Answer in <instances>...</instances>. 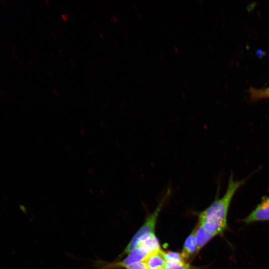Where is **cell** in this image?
Masks as SVG:
<instances>
[{
    "instance_id": "9",
    "label": "cell",
    "mask_w": 269,
    "mask_h": 269,
    "mask_svg": "<svg viewBox=\"0 0 269 269\" xmlns=\"http://www.w3.org/2000/svg\"><path fill=\"white\" fill-rule=\"evenodd\" d=\"M126 269H148L146 265L143 261L139 262L125 268Z\"/></svg>"
},
{
    "instance_id": "10",
    "label": "cell",
    "mask_w": 269,
    "mask_h": 269,
    "mask_svg": "<svg viewBox=\"0 0 269 269\" xmlns=\"http://www.w3.org/2000/svg\"><path fill=\"white\" fill-rule=\"evenodd\" d=\"M61 16L62 19L65 21H68L70 18L69 15L67 12L62 13L61 15Z\"/></svg>"
},
{
    "instance_id": "12",
    "label": "cell",
    "mask_w": 269,
    "mask_h": 269,
    "mask_svg": "<svg viewBox=\"0 0 269 269\" xmlns=\"http://www.w3.org/2000/svg\"><path fill=\"white\" fill-rule=\"evenodd\" d=\"M45 2L47 3V4L48 3V1L47 0H45Z\"/></svg>"
},
{
    "instance_id": "2",
    "label": "cell",
    "mask_w": 269,
    "mask_h": 269,
    "mask_svg": "<svg viewBox=\"0 0 269 269\" xmlns=\"http://www.w3.org/2000/svg\"><path fill=\"white\" fill-rule=\"evenodd\" d=\"M170 193L171 191L170 189H168L155 209L148 216L144 224L134 235L122 253V256L128 254L148 238L151 235L154 234V229L158 216Z\"/></svg>"
},
{
    "instance_id": "5",
    "label": "cell",
    "mask_w": 269,
    "mask_h": 269,
    "mask_svg": "<svg viewBox=\"0 0 269 269\" xmlns=\"http://www.w3.org/2000/svg\"><path fill=\"white\" fill-rule=\"evenodd\" d=\"M193 231L198 252L215 237L198 224L193 229Z\"/></svg>"
},
{
    "instance_id": "11",
    "label": "cell",
    "mask_w": 269,
    "mask_h": 269,
    "mask_svg": "<svg viewBox=\"0 0 269 269\" xmlns=\"http://www.w3.org/2000/svg\"><path fill=\"white\" fill-rule=\"evenodd\" d=\"M99 35H100V38H102V39H104L105 38L104 35L102 33H100Z\"/></svg>"
},
{
    "instance_id": "1",
    "label": "cell",
    "mask_w": 269,
    "mask_h": 269,
    "mask_svg": "<svg viewBox=\"0 0 269 269\" xmlns=\"http://www.w3.org/2000/svg\"><path fill=\"white\" fill-rule=\"evenodd\" d=\"M245 182L235 180L231 174L225 193L221 198L217 195L209 206L199 214L198 224L215 237L222 235L228 228L227 216L232 200Z\"/></svg>"
},
{
    "instance_id": "8",
    "label": "cell",
    "mask_w": 269,
    "mask_h": 269,
    "mask_svg": "<svg viewBox=\"0 0 269 269\" xmlns=\"http://www.w3.org/2000/svg\"><path fill=\"white\" fill-rule=\"evenodd\" d=\"M164 257L166 262L170 260L185 259L181 253L172 251L164 252Z\"/></svg>"
},
{
    "instance_id": "7",
    "label": "cell",
    "mask_w": 269,
    "mask_h": 269,
    "mask_svg": "<svg viewBox=\"0 0 269 269\" xmlns=\"http://www.w3.org/2000/svg\"><path fill=\"white\" fill-rule=\"evenodd\" d=\"M165 269H191V267L185 259H181L166 262Z\"/></svg>"
},
{
    "instance_id": "3",
    "label": "cell",
    "mask_w": 269,
    "mask_h": 269,
    "mask_svg": "<svg viewBox=\"0 0 269 269\" xmlns=\"http://www.w3.org/2000/svg\"><path fill=\"white\" fill-rule=\"evenodd\" d=\"M269 221V196L262 197L259 204L242 222L248 225L257 222Z\"/></svg>"
},
{
    "instance_id": "6",
    "label": "cell",
    "mask_w": 269,
    "mask_h": 269,
    "mask_svg": "<svg viewBox=\"0 0 269 269\" xmlns=\"http://www.w3.org/2000/svg\"><path fill=\"white\" fill-rule=\"evenodd\" d=\"M198 252L194 232L193 230L185 241L181 254L187 261L190 257L193 256Z\"/></svg>"
},
{
    "instance_id": "4",
    "label": "cell",
    "mask_w": 269,
    "mask_h": 269,
    "mask_svg": "<svg viewBox=\"0 0 269 269\" xmlns=\"http://www.w3.org/2000/svg\"><path fill=\"white\" fill-rule=\"evenodd\" d=\"M161 248L148 254L143 261L148 269H165L166 261Z\"/></svg>"
}]
</instances>
